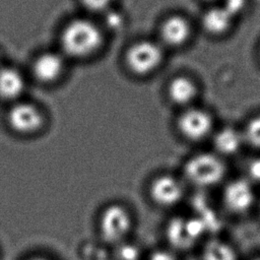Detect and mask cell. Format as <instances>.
<instances>
[{
	"label": "cell",
	"instance_id": "24",
	"mask_svg": "<svg viewBox=\"0 0 260 260\" xmlns=\"http://www.w3.org/2000/svg\"><path fill=\"white\" fill-rule=\"evenodd\" d=\"M29 260H49V259H46L44 257H34V258H30Z\"/></svg>",
	"mask_w": 260,
	"mask_h": 260
},
{
	"label": "cell",
	"instance_id": "8",
	"mask_svg": "<svg viewBox=\"0 0 260 260\" xmlns=\"http://www.w3.org/2000/svg\"><path fill=\"white\" fill-rule=\"evenodd\" d=\"M8 122L17 132L30 133L38 130L43 124L41 112L31 104L18 103L8 113Z\"/></svg>",
	"mask_w": 260,
	"mask_h": 260
},
{
	"label": "cell",
	"instance_id": "15",
	"mask_svg": "<svg viewBox=\"0 0 260 260\" xmlns=\"http://www.w3.org/2000/svg\"><path fill=\"white\" fill-rule=\"evenodd\" d=\"M202 260H237V254L230 244L211 240L203 248Z\"/></svg>",
	"mask_w": 260,
	"mask_h": 260
},
{
	"label": "cell",
	"instance_id": "17",
	"mask_svg": "<svg viewBox=\"0 0 260 260\" xmlns=\"http://www.w3.org/2000/svg\"><path fill=\"white\" fill-rule=\"evenodd\" d=\"M118 260H138L140 256L139 248L132 243H120L117 245Z\"/></svg>",
	"mask_w": 260,
	"mask_h": 260
},
{
	"label": "cell",
	"instance_id": "12",
	"mask_svg": "<svg viewBox=\"0 0 260 260\" xmlns=\"http://www.w3.org/2000/svg\"><path fill=\"white\" fill-rule=\"evenodd\" d=\"M24 89L22 74L11 67L0 69V96L6 100H13L19 96Z\"/></svg>",
	"mask_w": 260,
	"mask_h": 260
},
{
	"label": "cell",
	"instance_id": "16",
	"mask_svg": "<svg viewBox=\"0 0 260 260\" xmlns=\"http://www.w3.org/2000/svg\"><path fill=\"white\" fill-rule=\"evenodd\" d=\"M242 137L232 128L221 129L214 138L216 149L223 154H233L241 147Z\"/></svg>",
	"mask_w": 260,
	"mask_h": 260
},
{
	"label": "cell",
	"instance_id": "23",
	"mask_svg": "<svg viewBox=\"0 0 260 260\" xmlns=\"http://www.w3.org/2000/svg\"><path fill=\"white\" fill-rule=\"evenodd\" d=\"M120 16L118 14H112L111 15V18L109 17L108 18V24L111 25V26H114V27H118V25L120 24Z\"/></svg>",
	"mask_w": 260,
	"mask_h": 260
},
{
	"label": "cell",
	"instance_id": "4",
	"mask_svg": "<svg viewBox=\"0 0 260 260\" xmlns=\"http://www.w3.org/2000/svg\"><path fill=\"white\" fill-rule=\"evenodd\" d=\"M127 64L136 74H147L154 70L162 60V49L151 41H141L127 52Z\"/></svg>",
	"mask_w": 260,
	"mask_h": 260
},
{
	"label": "cell",
	"instance_id": "19",
	"mask_svg": "<svg viewBox=\"0 0 260 260\" xmlns=\"http://www.w3.org/2000/svg\"><path fill=\"white\" fill-rule=\"evenodd\" d=\"M81 2L86 9L93 12H101L110 6L112 0H81Z\"/></svg>",
	"mask_w": 260,
	"mask_h": 260
},
{
	"label": "cell",
	"instance_id": "25",
	"mask_svg": "<svg viewBox=\"0 0 260 260\" xmlns=\"http://www.w3.org/2000/svg\"><path fill=\"white\" fill-rule=\"evenodd\" d=\"M2 68V66H1V56H0V69Z\"/></svg>",
	"mask_w": 260,
	"mask_h": 260
},
{
	"label": "cell",
	"instance_id": "26",
	"mask_svg": "<svg viewBox=\"0 0 260 260\" xmlns=\"http://www.w3.org/2000/svg\"><path fill=\"white\" fill-rule=\"evenodd\" d=\"M253 260H260V257H257V258H255V259H253Z\"/></svg>",
	"mask_w": 260,
	"mask_h": 260
},
{
	"label": "cell",
	"instance_id": "22",
	"mask_svg": "<svg viewBox=\"0 0 260 260\" xmlns=\"http://www.w3.org/2000/svg\"><path fill=\"white\" fill-rule=\"evenodd\" d=\"M148 260H177L175 255L169 251L166 250H158L153 252Z\"/></svg>",
	"mask_w": 260,
	"mask_h": 260
},
{
	"label": "cell",
	"instance_id": "2",
	"mask_svg": "<svg viewBox=\"0 0 260 260\" xmlns=\"http://www.w3.org/2000/svg\"><path fill=\"white\" fill-rule=\"evenodd\" d=\"M184 173L192 184L206 188L216 185L224 175V166L215 155L200 153L191 157L185 165Z\"/></svg>",
	"mask_w": 260,
	"mask_h": 260
},
{
	"label": "cell",
	"instance_id": "11",
	"mask_svg": "<svg viewBox=\"0 0 260 260\" xmlns=\"http://www.w3.org/2000/svg\"><path fill=\"white\" fill-rule=\"evenodd\" d=\"M161 38L171 46H179L187 41L190 36L188 21L179 15H174L166 19L161 25Z\"/></svg>",
	"mask_w": 260,
	"mask_h": 260
},
{
	"label": "cell",
	"instance_id": "7",
	"mask_svg": "<svg viewBox=\"0 0 260 260\" xmlns=\"http://www.w3.org/2000/svg\"><path fill=\"white\" fill-rule=\"evenodd\" d=\"M151 199L160 206H174L178 204L183 196L184 189L180 181L172 176H160L150 186Z\"/></svg>",
	"mask_w": 260,
	"mask_h": 260
},
{
	"label": "cell",
	"instance_id": "21",
	"mask_svg": "<svg viewBox=\"0 0 260 260\" xmlns=\"http://www.w3.org/2000/svg\"><path fill=\"white\" fill-rule=\"evenodd\" d=\"M248 174L250 179L256 182H260V158H256L249 164Z\"/></svg>",
	"mask_w": 260,
	"mask_h": 260
},
{
	"label": "cell",
	"instance_id": "3",
	"mask_svg": "<svg viewBox=\"0 0 260 260\" xmlns=\"http://www.w3.org/2000/svg\"><path fill=\"white\" fill-rule=\"evenodd\" d=\"M100 232L102 238L110 244H120L130 232L132 219L125 207L112 204L106 207L100 217Z\"/></svg>",
	"mask_w": 260,
	"mask_h": 260
},
{
	"label": "cell",
	"instance_id": "6",
	"mask_svg": "<svg viewBox=\"0 0 260 260\" xmlns=\"http://www.w3.org/2000/svg\"><path fill=\"white\" fill-rule=\"evenodd\" d=\"M203 231L204 226L197 218H174L168 225L167 236L173 246L180 249H185L192 246Z\"/></svg>",
	"mask_w": 260,
	"mask_h": 260
},
{
	"label": "cell",
	"instance_id": "1",
	"mask_svg": "<svg viewBox=\"0 0 260 260\" xmlns=\"http://www.w3.org/2000/svg\"><path fill=\"white\" fill-rule=\"evenodd\" d=\"M103 41L99 26L88 19L78 18L69 22L61 36V44L65 53L81 58L95 52Z\"/></svg>",
	"mask_w": 260,
	"mask_h": 260
},
{
	"label": "cell",
	"instance_id": "9",
	"mask_svg": "<svg viewBox=\"0 0 260 260\" xmlns=\"http://www.w3.org/2000/svg\"><path fill=\"white\" fill-rule=\"evenodd\" d=\"M179 128L187 138L198 140L205 137L210 131L211 119L204 111L188 110L180 117Z\"/></svg>",
	"mask_w": 260,
	"mask_h": 260
},
{
	"label": "cell",
	"instance_id": "20",
	"mask_svg": "<svg viewBox=\"0 0 260 260\" xmlns=\"http://www.w3.org/2000/svg\"><path fill=\"white\" fill-rule=\"evenodd\" d=\"M245 5L246 0H224L222 7L234 17L245 8Z\"/></svg>",
	"mask_w": 260,
	"mask_h": 260
},
{
	"label": "cell",
	"instance_id": "18",
	"mask_svg": "<svg viewBox=\"0 0 260 260\" xmlns=\"http://www.w3.org/2000/svg\"><path fill=\"white\" fill-rule=\"evenodd\" d=\"M246 139L254 146L260 147V117L253 119L246 128Z\"/></svg>",
	"mask_w": 260,
	"mask_h": 260
},
{
	"label": "cell",
	"instance_id": "10",
	"mask_svg": "<svg viewBox=\"0 0 260 260\" xmlns=\"http://www.w3.org/2000/svg\"><path fill=\"white\" fill-rule=\"evenodd\" d=\"M64 68L63 57L55 52H47L40 55L32 66L35 76L43 82L56 80Z\"/></svg>",
	"mask_w": 260,
	"mask_h": 260
},
{
	"label": "cell",
	"instance_id": "14",
	"mask_svg": "<svg viewBox=\"0 0 260 260\" xmlns=\"http://www.w3.org/2000/svg\"><path fill=\"white\" fill-rule=\"evenodd\" d=\"M196 93L194 83L186 77L175 78L169 86V95L173 102L179 105L188 104Z\"/></svg>",
	"mask_w": 260,
	"mask_h": 260
},
{
	"label": "cell",
	"instance_id": "5",
	"mask_svg": "<svg viewBox=\"0 0 260 260\" xmlns=\"http://www.w3.org/2000/svg\"><path fill=\"white\" fill-rule=\"evenodd\" d=\"M225 206L233 212L243 213L254 204L255 193L251 183L244 179H236L230 182L223 190Z\"/></svg>",
	"mask_w": 260,
	"mask_h": 260
},
{
	"label": "cell",
	"instance_id": "13",
	"mask_svg": "<svg viewBox=\"0 0 260 260\" xmlns=\"http://www.w3.org/2000/svg\"><path fill=\"white\" fill-rule=\"evenodd\" d=\"M233 16L223 8L215 7L209 9L202 18L203 27L210 34H222L231 25Z\"/></svg>",
	"mask_w": 260,
	"mask_h": 260
}]
</instances>
